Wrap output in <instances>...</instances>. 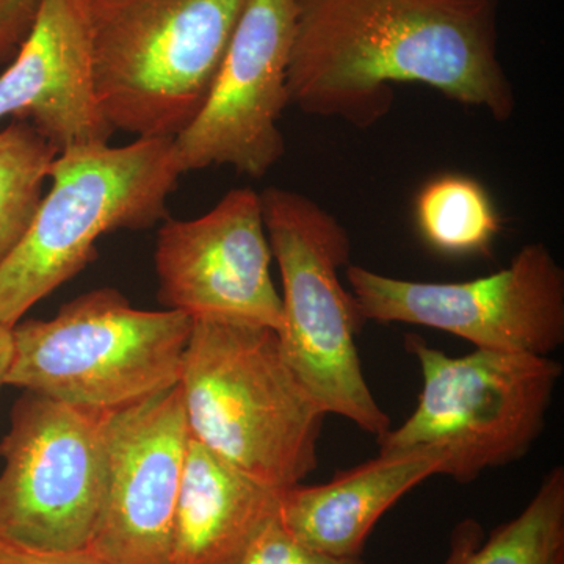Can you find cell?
Listing matches in <instances>:
<instances>
[{
	"mask_svg": "<svg viewBox=\"0 0 564 564\" xmlns=\"http://www.w3.org/2000/svg\"><path fill=\"white\" fill-rule=\"evenodd\" d=\"M415 221L430 247L451 256L488 251L500 229L491 196L464 174L430 181L415 199Z\"/></svg>",
	"mask_w": 564,
	"mask_h": 564,
	"instance_id": "obj_17",
	"label": "cell"
},
{
	"mask_svg": "<svg viewBox=\"0 0 564 564\" xmlns=\"http://www.w3.org/2000/svg\"><path fill=\"white\" fill-rule=\"evenodd\" d=\"M272 259L261 193L236 188L203 217L163 223L154 251L159 299L192 321L247 323L278 333L282 303Z\"/></svg>",
	"mask_w": 564,
	"mask_h": 564,
	"instance_id": "obj_11",
	"label": "cell"
},
{
	"mask_svg": "<svg viewBox=\"0 0 564 564\" xmlns=\"http://www.w3.org/2000/svg\"><path fill=\"white\" fill-rule=\"evenodd\" d=\"M434 475L443 459L426 452L380 455L328 484L281 491L278 518L300 543L334 556H362L375 525L393 505Z\"/></svg>",
	"mask_w": 564,
	"mask_h": 564,
	"instance_id": "obj_14",
	"label": "cell"
},
{
	"mask_svg": "<svg viewBox=\"0 0 564 564\" xmlns=\"http://www.w3.org/2000/svg\"><path fill=\"white\" fill-rule=\"evenodd\" d=\"M193 321L133 307L115 289L63 304L51 321L11 328L6 386L93 411H118L180 384Z\"/></svg>",
	"mask_w": 564,
	"mask_h": 564,
	"instance_id": "obj_7",
	"label": "cell"
},
{
	"mask_svg": "<svg viewBox=\"0 0 564 564\" xmlns=\"http://www.w3.org/2000/svg\"><path fill=\"white\" fill-rule=\"evenodd\" d=\"M296 13V0L248 2L209 99L174 139L182 173L231 166L261 180L284 158L280 120L289 106Z\"/></svg>",
	"mask_w": 564,
	"mask_h": 564,
	"instance_id": "obj_10",
	"label": "cell"
},
{
	"mask_svg": "<svg viewBox=\"0 0 564 564\" xmlns=\"http://www.w3.org/2000/svg\"><path fill=\"white\" fill-rule=\"evenodd\" d=\"M444 564H564V467L549 470L524 510L488 536L474 519L456 525Z\"/></svg>",
	"mask_w": 564,
	"mask_h": 564,
	"instance_id": "obj_16",
	"label": "cell"
},
{
	"mask_svg": "<svg viewBox=\"0 0 564 564\" xmlns=\"http://www.w3.org/2000/svg\"><path fill=\"white\" fill-rule=\"evenodd\" d=\"M182 174L174 139L62 151L31 228L0 262V325L13 328L79 274L101 237L169 220V198Z\"/></svg>",
	"mask_w": 564,
	"mask_h": 564,
	"instance_id": "obj_4",
	"label": "cell"
},
{
	"mask_svg": "<svg viewBox=\"0 0 564 564\" xmlns=\"http://www.w3.org/2000/svg\"><path fill=\"white\" fill-rule=\"evenodd\" d=\"M43 0H0V66L9 65L28 39Z\"/></svg>",
	"mask_w": 564,
	"mask_h": 564,
	"instance_id": "obj_20",
	"label": "cell"
},
{
	"mask_svg": "<svg viewBox=\"0 0 564 564\" xmlns=\"http://www.w3.org/2000/svg\"><path fill=\"white\" fill-rule=\"evenodd\" d=\"M289 106L358 129L383 120L393 87L422 84L484 109L516 110L497 50L500 0H296Z\"/></svg>",
	"mask_w": 564,
	"mask_h": 564,
	"instance_id": "obj_1",
	"label": "cell"
},
{
	"mask_svg": "<svg viewBox=\"0 0 564 564\" xmlns=\"http://www.w3.org/2000/svg\"><path fill=\"white\" fill-rule=\"evenodd\" d=\"M191 432L181 386L107 414V485L87 551L104 564H170Z\"/></svg>",
	"mask_w": 564,
	"mask_h": 564,
	"instance_id": "obj_12",
	"label": "cell"
},
{
	"mask_svg": "<svg viewBox=\"0 0 564 564\" xmlns=\"http://www.w3.org/2000/svg\"><path fill=\"white\" fill-rule=\"evenodd\" d=\"M115 132L176 139L209 99L250 0H82Z\"/></svg>",
	"mask_w": 564,
	"mask_h": 564,
	"instance_id": "obj_3",
	"label": "cell"
},
{
	"mask_svg": "<svg viewBox=\"0 0 564 564\" xmlns=\"http://www.w3.org/2000/svg\"><path fill=\"white\" fill-rule=\"evenodd\" d=\"M237 564H367L362 556H334L314 551L296 541L278 514L247 549Z\"/></svg>",
	"mask_w": 564,
	"mask_h": 564,
	"instance_id": "obj_19",
	"label": "cell"
},
{
	"mask_svg": "<svg viewBox=\"0 0 564 564\" xmlns=\"http://www.w3.org/2000/svg\"><path fill=\"white\" fill-rule=\"evenodd\" d=\"M24 391L0 443V536L40 551L90 543L107 485V414Z\"/></svg>",
	"mask_w": 564,
	"mask_h": 564,
	"instance_id": "obj_8",
	"label": "cell"
},
{
	"mask_svg": "<svg viewBox=\"0 0 564 564\" xmlns=\"http://www.w3.org/2000/svg\"><path fill=\"white\" fill-rule=\"evenodd\" d=\"M11 358H13L11 328L0 325V388L6 386V377L9 373Z\"/></svg>",
	"mask_w": 564,
	"mask_h": 564,
	"instance_id": "obj_22",
	"label": "cell"
},
{
	"mask_svg": "<svg viewBox=\"0 0 564 564\" xmlns=\"http://www.w3.org/2000/svg\"><path fill=\"white\" fill-rule=\"evenodd\" d=\"M32 122L58 150L109 143L82 0H43L31 33L0 76V120Z\"/></svg>",
	"mask_w": 564,
	"mask_h": 564,
	"instance_id": "obj_13",
	"label": "cell"
},
{
	"mask_svg": "<svg viewBox=\"0 0 564 564\" xmlns=\"http://www.w3.org/2000/svg\"><path fill=\"white\" fill-rule=\"evenodd\" d=\"M261 202L282 280V352L326 414L347 419L380 440L392 429L391 419L364 377L356 334L366 321L339 278L350 265V236L302 193L269 187Z\"/></svg>",
	"mask_w": 564,
	"mask_h": 564,
	"instance_id": "obj_5",
	"label": "cell"
},
{
	"mask_svg": "<svg viewBox=\"0 0 564 564\" xmlns=\"http://www.w3.org/2000/svg\"><path fill=\"white\" fill-rule=\"evenodd\" d=\"M281 491L192 440L174 516L170 564H237L280 510Z\"/></svg>",
	"mask_w": 564,
	"mask_h": 564,
	"instance_id": "obj_15",
	"label": "cell"
},
{
	"mask_svg": "<svg viewBox=\"0 0 564 564\" xmlns=\"http://www.w3.org/2000/svg\"><path fill=\"white\" fill-rule=\"evenodd\" d=\"M404 347L421 367L422 391L413 414L378 440L380 455L434 454L443 459V475L470 484L532 451L544 433L562 362L477 348L452 358L417 334H406Z\"/></svg>",
	"mask_w": 564,
	"mask_h": 564,
	"instance_id": "obj_6",
	"label": "cell"
},
{
	"mask_svg": "<svg viewBox=\"0 0 564 564\" xmlns=\"http://www.w3.org/2000/svg\"><path fill=\"white\" fill-rule=\"evenodd\" d=\"M180 386L192 440L234 469L278 491L317 469L328 414L273 329L193 321Z\"/></svg>",
	"mask_w": 564,
	"mask_h": 564,
	"instance_id": "obj_2",
	"label": "cell"
},
{
	"mask_svg": "<svg viewBox=\"0 0 564 564\" xmlns=\"http://www.w3.org/2000/svg\"><path fill=\"white\" fill-rule=\"evenodd\" d=\"M364 321L406 323L454 334L477 350L551 356L564 343V270L544 243L510 267L464 282H417L347 267Z\"/></svg>",
	"mask_w": 564,
	"mask_h": 564,
	"instance_id": "obj_9",
	"label": "cell"
},
{
	"mask_svg": "<svg viewBox=\"0 0 564 564\" xmlns=\"http://www.w3.org/2000/svg\"><path fill=\"white\" fill-rule=\"evenodd\" d=\"M0 564H104L87 549L57 552L25 547L0 536Z\"/></svg>",
	"mask_w": 564,
	"mask_h": 564,
	"instance_id": "obj_21",
	"label": "cell"
},
{
	"mask_svg": "<svg viewBox=\"0 0 564 564\" xmlns=\"http://www.w3.org/2000/svg\"><path fill=\"white\" fill-rule=\"evenodd\" d=\"M58 154L32 122L14 120L0 131V262L31 228Z\"/></svg>",
	"mask_w": 564,
	"mask_h": 564,
	"instance_id": "obj_18",
	"label": "cell"
}]
</instances>
